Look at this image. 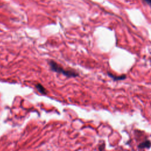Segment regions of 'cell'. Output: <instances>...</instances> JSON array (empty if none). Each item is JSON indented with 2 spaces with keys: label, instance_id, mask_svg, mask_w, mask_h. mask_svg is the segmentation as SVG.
Returning a JSON list of instances; mask_svg holds the SVG:
<instances>
[{
  "label": "cell",
  "instance_id": "obj_6",
  "mask_svg": "<svg viewBox=\"0 0 151 151\" xmlns=\"http://www.w3.org/2000/svg\"><path fill=\"white\" fill-rule=\"evenodd\" d=\"M142 1L145 3H146L147 5H148L150 7H151V0H142Z\"/></svg>",
  "mask_w": 151,
  "mask_h": 151
},
{
  "label": "cell",
  "instance_id": "obj_1",
  "mask_svg": "<svg viewBox=\"0 0 151 151\" xmlns=\"http://www.w3.org/2000/svg\"><path fill=\"white\" fill-rule=\"evenodd\" d=\"M48 64L50 66V70H52L53 72L58 73L62 74L66 77H76L79 76L78 72L75 71L74 70L70 69V70H65L63 67L59 65L56 62L53 60H49L48 62Z\"/></svg>",
  "mask_w": 151,
  "mask_h": 151
},
{
  "label": "cell",
  "instance_id": "obj_5",
  "mask_svg": "<svg viewBox=\"0 0 151 151\" xmlns=\"http://www.w3.org/2000/svg\"><path fill=\"white\" fill-rule=\"evenodd\" d=\"M105 149V143L103 142L101 145H99V151H103Z\"/></svg>",
  "mask_w": 151,
  "mask_h": 151
},
{
  "label": "cell",
  "instance_id": "obj_3",
  "mask_svg": "<svg viewBox=\"0 0 151 151\" xmlns=\"http://www.w3.org/2000/svg\"><path fill=\"white\" fill-rule=\"evenodd\" d=\"M150 148H151V142L149 140H146L142 142H140L138 145V148L139 149H150Z\"/></svg>",
  "mask_w": 151,
  "mask_h": 151
},
{
  "label": "cell",
  "instance_id": "obj_4",
  "mask_svg": "<svg viewBox=\"0 0 151 151\" xmlns=\"http://www.w3.org/2000/svg\"><path fill=\"white\" fill-rule=\"evenodd\" d=\"M36 88L37 89L38 91L41 94L46 95L47 93L46 89L41 84H39V83L37 84L36 85Z\"/></svg>",
  "mask_w": 151,
  "mask_h": 151
},
{
  "label": "cell",
  "instance_id": "obj_2",
  "mask_svg": "<svg viewBox=\"0 0 151 151\" xmlns=\"http://www.w3.org/2000/svg\"><path fill=\"white\" fill-rule=\"evenodd\" d=\"M108 75L110 78L113 79V81H115V82L120 81V80H124L126 79V78H127V76L126 74H122V75H120V76H117V75H115L112 73H108Z\"/></svg>",
  "mask_w": 151,
  "mask_h": 151
}]
</instances>
